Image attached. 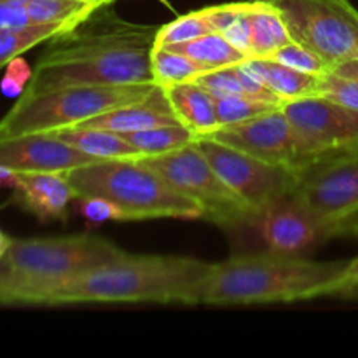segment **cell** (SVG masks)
Listing matches in <instances>:
<instances>
[{
	"label": "cell",
	"instance_id": "cell-1",
	"mask_svg": "<svg viewBox=\"0 0 358 358\" xmlns=\"http://www.w3.org/2000/svg\"><path fill=\"white\" fill-rule=\"evenodd\" d=\"M157 30L122 20L112 3L94 7L49 41L24 93L154 83L150 56Z\"/></svg>",
	"mask_w": 358,
	"mask_h": 358
},
{
	"label": "cell",
	"instance_id": "cell-2",
	"mask_svg": "<svg viewBox=\"0 0 358 358\" xmlns=\"http://www.w3.org/2000/svg\"><path fill=\"white\" fill-rule=\"evenodd\" d=\"M213 264L177 255L117 259L56 283L41 304L157 303L201 304Z\"/></svg>",
	"mask_w": 358,
	"mask_h": 358
},
{
	"label": "cell",
	"instance_id": "cell-3",
	"mask_svg": "<svg viewBox=\"0 0 358 358\" xmlns=\"http://www.w3.org/2000/svg\"><path fill=\"white\" fill-rule=\"evenodd\" d=\"M348 261H310L268 252L213 264L201 304H271L334 296Z\"/></svg>",
	"mask_w": 358,
	"mask_h": 358
},
{
	"label": "cell",
	"instance_id": "cell-4",
	"mask_svg": "<svg viewBox=\"0 0 358 358\" xmlns=\"http://www.w3.org/2000/svg\"><path fill=\"white\" fill-rule=\"evenodd\" d=\"M124 254L107 238L91 233L13 240L3 255L0 304H41L56 283Z\"/></svg>",
	"mask_w": 358,
	"mask_h": 358
},
{
	"label": "cell",
	"instance_id": "cell-5",
	"mask_svg": "<svg viewBox=\"0 0 358 358\" xmlns=\"http://www.w3.org/2000/svg\"><path fill=\"white\" fill-rule=\"evenodd\" d=\"M77 199L100 196L121 208L126 220L203 219L192 199L140 159H100L66 171Z\"/></svg>",
	"mask_w": 358,
	"mask_h": 358
},
{
	"label": "cell",
	"instance_id": "cell-6",
	"mask_svg": "<svg viewBox=\"0 0 358 358\" xmlns=\"http://www.w3.org/2000/svg\"><path fill=\"white\" fill-rule=\"evenodd\" d=\"M154 87L156 83L70 86L44 93H23L0 119V138L27 133H52L83 124L105 112L142 100Z\"/></svg>",
	"mask_w": 358,
	"mask_h": 358
},
{
	"label": "cell",
	"instance_id": "cell-7",
	"mask_svg": "<svg viewBox=\"0 0 358 358\" xmlns=\"http://www.w3.org/2000/svg\"><path fill=\"white\" fill-rule=\"evenodd\" d=\"M140 161L163 175L178 192L192 199L208 222L220 227L250 224L252 210L220 178L194 142L159 156L140 157Z\"/></svg>",
	"mask_w": 358,
	"mask_h": 358
},
{
	"label": "cell",
	"instance_id": "cell-8",
	"mask_svg": "<svg viewBox=\"0 0 358 358\" xmlns=\"http://www.w3.org/2000/svg\"><path fill=\"white\" fill-rule=\"evenodd\" d=\"M292 41L320 56L329 66L358 59V20L322 0H273Z\"/></svg>",
	"mask_w": 358,
	"mask_h": 358
},
{
	"label": "cell",
	"instance_id": "cell-9",
	"mask_svg": "<svg viewBox=\"0 0 358 358\" xmlns=\"http://www.w3.org/2000/svg\"><path fill=\"white\" fill-rule=\"evenodd\" d=\"M194 145L220 178L247 203L252 219L269 203L296 191L297 171L292 168L266 163L210 138H196Z\"/></svg>",
	"mask_w": 358,
	"mask_h": 358
},
{
	"label": "cell",
	"instance_id": "cell-10",
	"mask_svg": "<svg viewBox=\"0 0 358 358\" xmlns=\"http://www.w3.org/2000/svg\"><path fill=\"white\" fill-rule=\"evenodd\" d=\"M299 201L338 226L358 212V145L310 159L297 170Z\"/></svg>",
	"mask_w": 358,
	"mask_h": 358
},
{
	"label": "cell",
	"instance_id": "cell-11",
	"mask_svg": "<svg viewBox=\"0 0 358 358\" xmlns=\"http://www.w3.org/2000/svg\"><path fill=\"white\" fill-rule=\"evenodd\" d=\"M296 138L297 170L310 159L358 145V110L324 96H304L282 105Z\"/></svg>",
	"mask_w": 358,
	"mask_h": 358
},
{
	"label": "cell",
	"instance_id": "cell-12",
	"mask_svg": "<svg viewBox=\"0 0 358 358\" xmlns=\"http://www.w3.org/2000/svg\"><path fill=\"white\" fill-rule=\"evenodd\" d=\"M269 252L301 255L338 236V226L308 208L294 194L275 199L250 220Z\"/></svg>",
	"mask_w": 358,
	"mask_h": 358
},
{
	"label": "cell",
	"instance_id": "cell-13",
	"mask_svg": "<svg viewBox=\"0 0 358 358\" xmlns=\"http://www.w3.org/2000/svg\"><path fill=\"white\" fill-rule=\"evenodd\" d=\"M201 138L215 140L266 163L280 164L297 171L299 154L296 138L282 107L273 108L248 121L219 126L215 131Z\"/></svg>",
	"mask_w": 358,
	"mask_h": 358
},
{
	"label": "cell",
	"instance_id": "cell-14",
	"mask_svg": "<svg viewBox=\"0 0 358 358\" xmlns=\"http://www.w3.org/2000/svg\"><path fill=\"white\" fill-rule=\"evenodd\" d=\"M94 161L100 159L62 142L52 133H27L0 138V166L9 168L16 173H66L72 168L84 166Z\"/></svg>",
	"mask_w": 358,
	"mask_h": 358
},
{
	"label": "cell",
	"instance_id": "cell-15",
	"mask_svg": "<svg viewBox=\"0 0 358 358\" xmlns=\"http://www.w3.org/2000/svg\"><path fill=\"white\" fill-rule=\"evenodd\" d=\"M13 189L17 205L42 222H65L70 203L77 199L76 191L63 171L17 173Z\"/></svg>",
	"mask_w": 358,
	"mask_h": 358
},
{
	"label": "cell",
	"instance_id": "cell-16",
	"mask_svg": "<svg viewBox=\"0 0 358 358\" xmlns=\"http://www.w3.org/2000/svg\"><path fill=\"white\" fill-rule=\"evenodd\" d=\"M166 124H182V122L175 114L164 87L156 84V87L147 96H143L142 100H136L133 103L124 105V107L108 110L77 126H80V128L107 129V131L124 135V133L142 131V129Z\"/></svg>",
	"mask_w": 358,
	"mask_h": 358
},
{
	"label": "cell",
	"instance_id": "cell-17",
	"mask_svg": "<svg viewBox=\"0 0 358 358\" xmlns=\"http://www.w3.org/2000/svg\"><path fill=\"white\" fill-rule=\"evenodd\" d=\"M182 124L194 133L196 138L210 135L219 128L215 98L194 80L163 86Z\"/></svg>",
	"mask_w": 358,
	"mask_h": 358
},
{
	"label": "cell",
	"instance_id": "cell-18",
	"mask_svg": "<svg viewBox=\"0 0 358 358\" xmlns=\"http://www.w3.org/2000/svg\"><path fill=\"white\" fill-rule=\"evenodd\" d=\"M245 70L261 79L276 96L285 101L318 94V76L299 72L269 58H247L241 62Z\"/></svg>",
	"mask_w": 358,
	"mask_h": 358
},
{
	"label": "cell",
	"instance_id": "cell-19",
	"mask_svg": "<svg viewBox=\"0 0 358 358\" xmlns=\"http://www.w3.org/2000/svg\"><path fill=\"white\" fill-rule=\"evenodd\" d=\"M250 27V58H271L292 41L278 7L268 0H252L247 9Z\"/></svg>",
	"mask_w": 358,
	"mask_h": 358
},
{
	"label": "cell",
	"instance_id": "cell-20",
	"mask_svg": "<svg viewBox=\"0 0 358 358\" xmlns=\"http://www.w3.org/2000/svg\"><path fill=\"white\" fill-rule=\"evenodd\" d=\"M56 138L96 159H140L142 154L122 135L107 129L70 126L52 131Z\"/></svg>",
	"mask_w": 358,
	"mask_h": 358
},
{
	"label": "cell",
	"instance_id": "cell-21",
	"mask_svg": "<svg viewBox=\"0 0 358 358\" xmlns=\"http://www.w3.org/2000/svg\"><path fill=\"white\" fill-rule=\"evenodd\" d=\"M170 51H177L191 58L192 62L198 63L201 69L217 70L224 69V66L240 65L241 62L247 59L243 52L238 51L234 45H231L220 34H206L198 38H192L189 42H182V44L164 45Z\"/></svg>",
	"mask_w": 358,
	"mask_h": 358
},
{
	"label": "cell",
	"instance_id": "cell-22",
	"mask_svg": "<svg viewBox=\"0 0 358 358\" xmlns=\"http://www.w3.org/2000/svg\"><path fill=\"white\" fill-rule=\"evenodd\" d=\"M122 136L142 154V157L171 152V150L191 145L196 140L194 133L184 124L157 126V128L142 129V131L124 133Z\"/></svg>",
	"mask_w": 358,
	"mask_h": 358
},
{
	"label": "cell",
	"instance_id": "cell-23",
	"mask_svg": "<svg viewBox=\"0 0 358 358\" xmlns=\"http://www.w3.org/2000/svg\"><path fill=\"white\" fill-rule=\"evenodd\" d=\"M73 23H30L21 28L0 30V69L37 44L51 41Z\"/></svg>",
	"mask_w": 358,
	"mask_h": 358
},
{
	"label": "cell",
	"instance_id": "cell-24",
	"mask_svg": "<svg viewBox=\"0 0 358 358\" xmlns=\"http://www.w3.org/2000/svg\"><path fill=\"white\" fill-rule=\"evenodd\" d=\"M318 96L358 110V59L341 63L320 73Z\"/></svg>",
	"mask_w": 358,
	"mask_h": 358
},
{
	"label": "cell",
	"instance_id": "cell-25",
	"mask_svg": "<svg viewBox=\"0 0 358 358\" xmlns=\"http://www.w3.org/2000/svg\"><path fill=\"white\" fill-rule=\"evenodd\" d=\"M150 65H152L154 83L159 86H171V84H180L194 80L206 72L205 69L187 58L185 55L177 51H170L166 48H154L150 56Z\"/></svg>",
	"mask_w": 358,
	"mask_h": 358
},
{
	"label": "cell",
	"instance_id": "cell-26",
	"mask_svg": "<svg viewBox=\"0 0 358 358\" xmlns=\"http://www.w3.org/2000/svg\"><path fill=\"white\" fill-rule=\"evenodd\" d=\"M24 7L31 23H76L96 6L87 0H30Z\"/></svg>",
	"mask_w": 358,
	"mask_h": 358
},
{
	"label": "cell",
	"instance_id": "cell-27",
	"mask_svg": "<svg viewBox=\"0 0 358 358\" xmlns=\"http://www.w3.org/2000/svg\"><path fill=\"white\" fill-rule=\"evenodd\" d=\"M212 27L206 21L205 10H194V13L178 16L177 20L159 27L156 37V48L182 44V42H189L192 38L201 37V35L212 34Z\"/></svg>",
	"mask_w": 358,
	"mask_h": 358
},
{
	"label": "cell",
	"instance_id": "cell-28",
	"mask_svg": "<svg viewBox=\"0 0 358 358\" xmlns=\"http://www.w3.org/2000/svg\"><path fill=\"white\" fill-rule=\"evenodd\" d=\"M280 107V105L268 103V101L254 100L248 96H226V98H215V108H217V119H219V126L234 124V122H243L248 119H254L257 115L266 114V112L273 110V108Z\"/></svg>",
	"mask_w": 358,
	"mask_h": 358
},
{
	"label": "cell",
	"instance_id": "cell-29",
	"mask_svg": "<svg viewBox=\"0 0 358 358\" xmlns=\"http://www.w3.org/2000/svg\"><path fill=\"white\" fill-rule=\"evenodd\" d=\"M269 59L290 66L294 70H299V72L311 73V76H320V73L327 72L331 69L320 56L315 55L313 51H310V49L304 48L303 44L296 41H290L289 44L282 45Z\"/></svg>",
	"mask_w": 358,
	"mask_h": 358
},
{
	"label": "cell",
	"instance_id": "cell-30",
	"mask_svg": "<svg viewBox=\"0 0 358 358\" xmlns=\"http://www.w3.org/2000/svg\"><path fill=\"white\" fill-rule=\"evenodd\" d=\"M194 83L199 84L201 87H205L213 98L245 96L236 65L203 72L198 79H194Z\"/></svg>",
	"mask_w": 358,
	"mask_h": 358
},
{
	"label": "cell",
	"instance_id": "cell-31",
	"mask_svg": "<svg viewBox=\"0 0 358 358\" xmlns=\"http://www.w3.org/2000/svg\"><path fill=\"white\" fill-rule=\"evenodd\" d=\"M79 212L87 222L96 224V226L103 222H128L117 205L100 196L79 198Z\"/></svg>",
	"mask_w": 358,
	"mask_h": 358
},
{
	"label": "cell",
	"instance_id": "cell-32",
	"mask_svg": "<svg viewBox=\"0 0 358 358\" xmlns=\"http://www.w3.org/2000/svg\"><path fill=\"white\" fill-rule=\"evenodd\" d=\"M34 72L28 66L27 59L17 56V58L10 59L6 66V76H3L2 83H0V90L6 96L9 98H20L27 90L28 83H30Z\"/></svg>",
	"mask_w": 358,
	"mask_h": 358
},
{
	"label": "cell",
	"instance_id": "cell-33",
	"mask_svg": "<svg viewBox=\"0 0 358 358\" xmlns=\"http://www.w3.org/2000/svg\"><path fill=\"white\" fill-rule=\"evenodd\" d=\"M247 9L248 2H245L243 10L240 13V16H238L220 35L226 37V41L229 42L231 45H234L238 51L243 52L247 58H250V27H248Z\"/></svg>",
	"mask_w": 358,
	"mask_h": 358
},
{
	"label": "cell",
	"instance_id": "cell-34",
	"mask_svg": "<svg viewBox=\"0 0 358 358\" xmlns=\"http://www.w3.org/2000/svg\"><path fill=\"white\" fill-rule=\"evenodd\" d=\"M30 23L31 20L23 3L10 2V0H0V30L21 28Z\"/></svg>",
	"mask_w": 358,
	"mask_h": 358
},
{
	"label": "cell",
	"instance_id": "cell-35",
	"mask_svg": "<svg viewBox=\"0 0 358 358\" xmlns=\"http://www.w3.org/2000/svg\"><path fill=\"white\" fill-rule=\"evenodd\" d=\"M352 285H358V257L353 259V261H348V266H346L345 273H343L341 280H339V285L336 289L334 296Z\"/></svg>",
	"mask_w": 358,
	"mask_h": 358
},
{
	"label": "cell",
	"instance_id": "cell-36",
	"mask_svg": "<svg viewBox=\"0 0 358 358\" xmlns=\"http://www.w3.org/2000/svg\"><path fill=\"white\" fill-rule=\"evenodd\" d=\"M338 236H357L358 238V212L345 217L338 222Z\"/></svg>",
	"mask_w": 358,
	"mask_h": 358
},
{
	"label": "cell",
	"instance_id": "cell-37",
	"mask_svg": "<svg viewBox=\"0 0 358 358\" xmlns=\"http://www.w3.org/2000/svg\"><path fill=\"white\" fill-rule=\"evenodd\" d=\"M268 2H273V0H268ZM322 2H327V3H331V6L339 7V9H343L345 13H348L350 16L357 17L358 20V9L353 6L352 2H350V0H322Z\"/></svg>",
	"mask_w": 358,
	"mask_h": 358
},
{
	"label": "cell",
	"instance_id": "cell-38",
	"mask_svg": "<svg viewBox=\"0 0 358 358\" xmlns=\"http://www.w3.org/2000/svg\"><path fill=\"white\" fill-rule=\"evenodd\" d=\"M16 178H17L16 171L0 166V187H14Z\"/></svg>",
	"mask_w": 358,
	"mask_h": 358
},
{
	"label": "cell",
	"instance_id": "cell-39",
	"mask_svg": "<svg viewBox=\"0 0 358 358\" xmlns=\"http://www.w3.org/2000/svg\"><path fill=\"white\" fill-rule=\"evenodd\" d=\"M336 297H341L346 301H358V285H352L348 289L341 290V292L336 294Z\"/></svg>",
	"mask_w": 358,
	"mask_h": 358
},
{
	"label": "cell",
	"instance_id": "cell-40",
	"mask_svg": "<svg viewBox=\"0 0 358 358\" xmlns=\"http://www.w3.org/2000/svg\"><path fill=\"white\" fill-rule=\"evenodd\" d=\"M10 241H13V238H9L2 229H0V259H2L3 255H6V252L9 250Z\"/></svg>",
	"mask_w": 358,
	"mask_h": 358
},
{
	"label": "cell",
	"instance_id": "cell-41",
	"mask_svg": "<svg viewBox=\"0 0 358 358\" xmlns=\"http://www.w3.org/2000/svg\"><path fill=\"white\" fill-rule=\"evenodd\" d=\"M115 0H93V3L94 6H107V3H114Z\"/></svg>",
	"mask_w": 358,
	"mask_h": 358
},
{
	"label": "cell",
	"instance_id": "cell-42",
	"mask_svg": "<svg viewBox=\"0 0 358 358\" xmlns=\"http://www.w3.org/2000/svg\"><path fill=\"white\" fill-rule=\"evenodd\" d=\"M6 269H7L6 262H3V259H0V276H2L3 273H6Z\"/></svg>",
	"mask_w": 358,
	"mask_h": 358
},
{
	"label": "cell",
	"instance_id": "cell-43",
	"mask_svg": "<svg viewBox=\"0 0 358 358\" xmlns=\"http://www.w3.org/2000/svg\"><path fill=\"white\" fill-rule=\"evenodd\" d=\"M159 2H163V3H166V6H170V3H168V0H159Z\"/></svg>",
	"mask_w": 358,
	"mask_h": 358
},
{
	"label": "cell",
	"instance_id": "cell-44",
	"mask_svg": "<svg viewBox=\"0 0 358 358\" xmlns=\"http://www.w3.org/2000/svg\"><path fill=\"white\" fill-rule=\"evenodd\" d=\"M87 2H91V0H87ZM91 3H93V2H91ZM93 6H94V3H93Z\"/></svg>",
	"mask_w": 358,
	"mask_h": 358
},
{
	"label": "cell",
	"instance_id": "cell-45",
	"mask_svg": "<svg viewBox=\"0 0 358 358\" xmlns=\"http://www.w3.org/2000/svg\"><path fill=\"white\" fill-rule=\"evenodd\" d=\"M91 2H93V0H91Z\"/></svg>",
	"mask_w": 358,
	"mask_h": 358
}]
</instances>
